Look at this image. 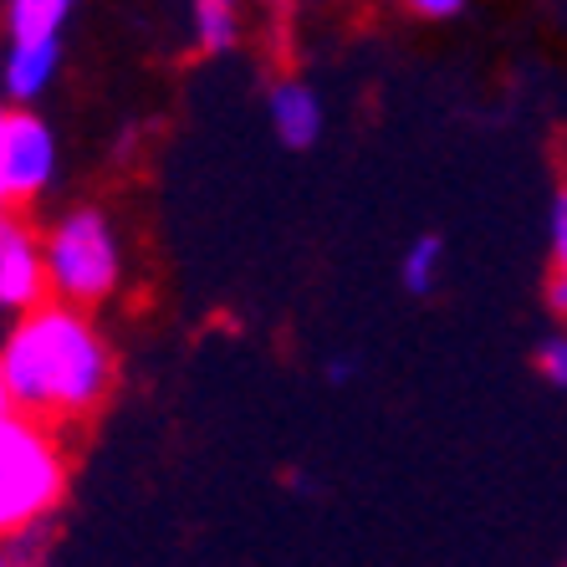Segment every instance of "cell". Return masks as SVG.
Listing matches in <instances>:
<instances>
[{"instance_id":"4fadbf2b","label":"cell","mask_w":567,"mask_h":567,"mask_svg":"<svg viewBox=\"0 0 567 567\" xmlns=\"http://www.w3.org/2000/svg\"><path fill=\"white\" fill-rule=\"evenodd\" d=\"M420 16H430V21H445V16H455L465 6V0H410Z\"/></svg>"},{"instance_id":"52a82bcc","label":"cell","mask_w":567,"mask_h":567,"mask_svg":"<svg viewBox=\"0 0 567 567\" xmlns=\"http://www.w3.org/2000/svg\"><path fill=\"white\" fill-rule=\"evenodd\" d=\"M271 128L287 148H312L322 133V103L302 82H277L271 87Z\"/></svg>"},{"instance_id":"277c9868","label":"cell","mask_w":567,"mask_h":567,"mask_svg":"<svg viewBox=\"0 0 567 567\" xmlns=\"http://www.w3.org/2000/svg\"><path fill=\"white\" fill-rule=\"evenodd\" d=\"M56 174V138L52 128L31 113V103L6 107L0 118V199L6 210H21Z\"/></svg>"},{"instance_id":"9c48e42d","label":"cell","mask_w":567,"mask_h":567,"mask_svg":"<svg viewBox=\"0 0 567 567\" xmlns=\"http://www.w3.org/2000/svg\"><path fill=\"white\" fill-rule=\"evenodd\" d=\"M240 37V0H195V41L205 52H230Z\"/></svg>"},{"instance_id":"3957f363","label":"cell","mask_w":567,"mask_h":567,"mask_svg":"<svg viewBox=\"0 0 567 567\" xmlns=\"http://www.w3.org/2000/svg\"><path fill=\"white\" fill-rule=\"evenodd\" d=\"M47 266H52V297L78 307H97L118 291L123 261L118 236L103 210H72L47 236Z\"/></svg>"},{"instance_id":"8992f818","label":"cell","mask_w":567,"mask_h":567,"mask_svg":"<svg viewBox=\"0 0 567 567\" xmlns=\"http://www.w3.org/2000/svg\"><path fill=\"white\" fill-rule=\"evenodd\" d=\"M56 66H62V37L11 41V52H6V93H11V103H37L52 87Z\"/></svg>"},{"instance_id":"ba28073f","label":"cell","mask_w":567,"mask_h":567,"mask_svg":"<svg viewBox=\"0 0 567 567\" xmlns=\"http://www.w3.org/2000/svg\"><path fill=\"white\" fill-rule=\"evenodd\" d=\"M66 11L72 0H11V41H41V37H62Z\"/></svg>"},{"instance_id":"6da1fadb","label":"cell","mask_w":567,"mask_h":567,"mask_svg":"<svg viewBox=\"0 0 567 567\" xmlns=\"http://www.w3.org/2000/svg\"><path fill=\"white\" fill-rule=\"evenodd\" d=\"M113 389V353L93 328L87 307L41 302L16 312L0 353V394L6 410L37 414L47 424L87 420Z\"/></svg>"},{"instance_id":"7c38bea8","label":"cell","mask_w":567,"mask_h":567,"mask_svg":"<svg viewBox=\"0 0 567 567\" xmlns=\"http://www.w3.org/2000/svg\"><path fill=\"white\" fill-rule=\"evenodd\" d=\"M553 261L567 271V189L557 195V205H553Z\"/></svg>"},{"instance_id":"8fae6325","label":"cell","mask_w":567,"mask_h":567,"mask_svg":"<svg viewBox=\"0 0 567 567\" xmlns=\"http://www.w3.org/2000/svg\"><path fill=\"white\" fill-rule=\"evenodd\" d=\"M537 369L547 383H563L567 389V332L563 338H547V343L537 348Z\"/></svg>"},{"instance_id":"30bf717a","label":"cell","mask_w":567,"mask_h":567,"mask_svg":"<svg viewBox=\"0 0 567 567\" xmlns=\"http://www.w3.org/2000/svg\"><path fill=\"white\" fill-rule=\"evenodd\" d=\"M440 261H445V246H440V236H420L410 246V256L399 261V281H404L414 297H424V291L440 281Z\"/></svg>"},{"instance_id":"7a4b0ae2","label":"cell","mask_w":567,"mask_h":567,"mask_svg":"<svg viewBox=\"0 0 567 567\" xmlns=\"http://www.w3.org/2000/svg\"><path fill=\"white\" fill-rule=\"evenodd\" d=\"M66 496V455L52 424L6 410L0 424V527L6 537L37 532Z\"/></svg>"},{"instance_id":"5bb4252c","label":"cell","mask_w":567,"mask_h":567,"mask_svg":"<svg viewBox=\"0 0 567 567\" xmlns=\"http://www.w3.org/2000/svg\"><path fill=\"white\" fill-rule=\"evenodd\" d=\"M547 302H553V312L567 317V271H563V266H557L553 281H547Z\"/></svg>"},{"instance_id":"5b68a950","label":"cell","mask_w":567,"mask_h":567,"mask_svg":"<svg viewBox=\"0 0 567 567\" xmlns=\"http://www.w3.org/2000/svg\"><path fill=\"white\" fill-rule=\"evenodd\" d=\"M47 291H52L47 240L11 210L0 225V302H6V312H31L47 302Z\"/></svg>"}]
</instances>
